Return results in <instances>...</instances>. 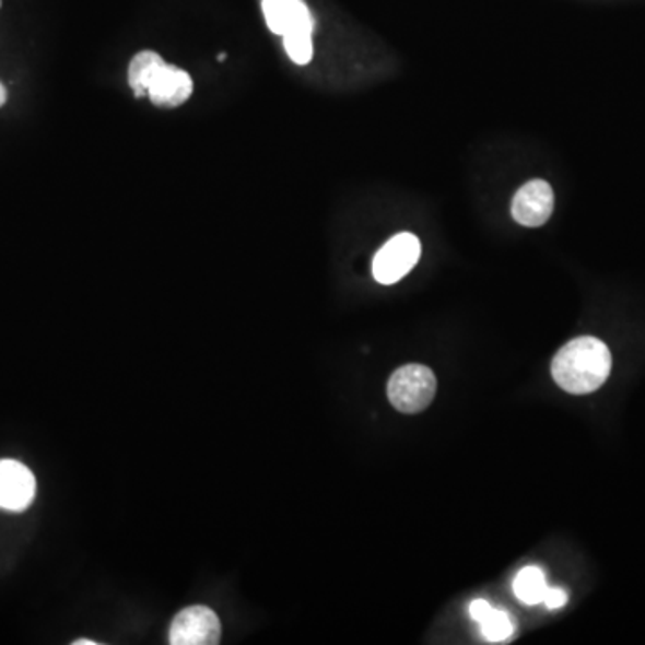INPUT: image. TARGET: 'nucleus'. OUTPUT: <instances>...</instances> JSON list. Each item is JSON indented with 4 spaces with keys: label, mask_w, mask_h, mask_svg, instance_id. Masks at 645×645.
<instances>
[{
    "label": "nucleus",
    "mask_w": 645,
    "mask_h": 645,
    "mask_svg": "<svg viewBox=\"0 0 645 645\" xmlns=\"http://www.w3.org/2000/svg\"><path fill=\"white\" fill-rule=\"evenodd\" d=\"M554 383L572 395H588L608 380L611 353L597 338H577L566 343L552 361Z\"/></svg>",
    "instance_id": "f257e3e1"
},
{
    "label": "nucleus",
    "mask_w": 645,
    "mask_h": 645,
    "mask_svg": "<svg viewBox=\"0 0 645 645\" xmlns=\"http://www.w3.org/2000/svg\"><path fill=\"white\" fill-rule=\"evenodd\" d=\"M436 389V377L431 367L408 364L392 373L387 383V397L397 411L414 414L431 406Z\"/></svg>",
    "instance_id": "f03ea898"
},
{
    "label": "nucleus",
    "mask_w": 645,
    "mask_h": 645,
    "mask_svg": "<svg viewBox=\"0 0 645 645\" xmlns=\"http://www.w3.org/2000/svg\"><path fill=\"white\" fill-rule=\"evenodd\" d=\"M422 255V244L417 235L402 232L389 238L373 258V277L378 283L391 285L402 280L417 266Z\"/></svg>",
    "instance_id": "7ed1b4c3"
},
{
    "label": "nucleus",
    "mask_w": 645,
    "mask_h": 645,
    "mask_svg": "<svg viewBox=\"0 0 645 645\" xmlns=\"http://www.w3.org/2000/svg\"><path fill=\"white\" fill-rule=\"evenodd\" d=\"M221 638V622L207 606H190L174 617L169 630L173 645H215Z\"/></svg>",
    "instance_id": "20e7f679"
},
{
    "label": "nucleus",
    "mask_w": 645,
    "mask_h": 645,
    "mask_svg": "<svg viewBox=\"0 0 645 645\" xmlns=\"http://www.w3.org/2000/svg\"><path fill=\"white\" fill-rule=\"evenodd\" d=\"M554 212V190L546 179H531L516 190L512 214L516 223L527 228H538L551 219Z\"/></svg>",
    "instance_id": "39448f33"
},
{
    "label": "nucleus",
    "mask_w": 645,
    "mask_h": 645,
    "mask_svg": "<svg viewBox=\"0 0 645 645\" xmlns=\"http://www.w3.org/2000/svg\"><path fill=\"white\" fill-rule=\"evenodd\" d=\"M36 493L35 476L30 468L13 459L0 461V507L24 512Z\"/></svg>",
    "instance_id": "423d86ee"
},
{
    "label": "nucleus",
    "mask_w": 645,
    "mask_h": 645,
    "mask_svg": "<svg viewBox=\"0 0 645 645\" xmlns=\"http://www.w3.org/2000/svg\"><path fill=\"white\" fill-rule=\"evenodd\" d=\"M192 89V80L185 70L178 69L174 64L164 63L151 80L148 95L156 106L176 108L189 99Z\"/></svg>",
    "instance_id": "0eeeda50"
},
{
    "label": "nucleus",
    "mask_w": 645,
    "mask_h": 645,
    "mask_svg": "<svg viewBox=\"0 0 645 645\" xmlns=\"http://www.w3.org/2000/svg\"><path fill=\"white\" fill-rule=\"evenodd\" d=\"M263 16L274 35H288L291 31L313 30L314 19L303 0H262Z\"/></svg>",
    "instance_id": "6e6552de"
},
{
    "label": "nucleus",
    "mask_w": 645,
    "mask_h": 645,
    "mask_svg": "<svg viewBox=\"0 0 645 645\" xmlns=\"http://www.w3.org/2000/svg\"><path fill=\"white\" fill-rule=\"evenodd\" d=\"M164 63V58L154 50H142L134 56L128 69L129 86L133 89L134 97H144L148 94L151 80Z\"/></svg>",
    "instance_id": "1a4fd4ad"
},
{
    "label": "nucleus",
    "mask_w": 645,
    "mask_h": 645,
    "mask_svg": "<svg viewBox=\"0 0 645 645\" xmlns=\"http://www.w3.org/2000/svg\"><path fill=\"white\" fill-rule=\"evenodd\" d=\"M546 576L538 566H526L515 579V594L524 605H540L547 594Z\"/></svg>",
    "instance_id": "9d476101"
},
{
    "label": "nucleus",
    "mask_w": 645,
    "mask_h": 645,
    "mask_svg": "<svg viewBox=\"0 0 645 645\" xmlns=\"http://www.w3.org/2000/svg\"><path fill=\"white\" fill-rule=\"evenodd\" d=\"M283 47L294 63L307 64L314 55L313 30H296L283 35Z\"/></svg>",
    "instance_id": "9b49d317"
},
{
    "label": "nucleus",
    "mask_w": 645,
    "mask_h": 645,
    "mask_svg": "<svg viewBox=\"0 0 645 645\" xmlns=\"http://www.w3.org/2000/svg\"><path fill=\"white\" fill-rule=\"evenodd\" d=\"M479 624H481L484 638L488 642H493V644L506 642L513 635V630H515L506 611L495 610V608H492V611Z\"/></svg>",
    "instance_id": "f8f14e48"
},
{
    "label": "nucleus",
    "mask_w": 645,
    "mask_h": 645,
    "mask_svg": "<svg viewBox=\"0 0 645 645\" xmlns=\"http://www.w3.org/2000/svg\"><path fill=\"white\" fill-rule=\"evenodd\" d=\"M566 591L561 590V588H547L546 602L547 608H551V610H556V608H561V606L566 605Z\"/></svg>",
    "instance_id": "ddd939ff"
},
{
    "label": "nucleus",
    "mask_w": 645,
    "mask_h": 645,
    "mask_svg": "<svg viewBox=\"0 0 645 645\" xmlns=\"http://www.w3.org/2000/svg\"><path fill=\"white\" fill-rule=\"evenodd\" d=\"M492 608L493 606L490 605V602L479 599V601L472 602V606H470V615H472L477 622H481L482 619L492 611Z\"/></svg>",
    "instance_id": "4468645a"
},
{
    "label": "nucleus",
    "mask_w": 645,
    "mask_h": 645,
    "mask_svg": "<svg viewBox=\"0 0 645 645\" xmlns=\"http://www.w3.org/2000/svg\"><path fill=\"white\" fill-rule=\"evenodd\" d=\"M5 97H8V94H5L4 85H2V83H0V106L4 105Z\"/></svg>",
    "instance_id": "2eb2a0df"
},
{
    "label": "nucleus",
    "mask_w": 645,
    "mask_h": 645,
    "mask_svg": "<svg viewBox=\"0 0 645 645\" xmlns=\"http://www.w3.org/2000/svg\"><path fill=\"white\" fill-rule=\"evenodd\" d=\"M74 645H97L94 641H75Z\"/></svg>",
    "instance_id": "dca6fc26"
},
{
    "label": "nucleus",
    "mask_w": 645,
    "mask_h": 645,
    "mask_svg": "<svg viewBox=\"0 0 645 645\" xmlns=\"http://www.w3.org/2000/svg\"><path fill=\"white\" fill-rule=\"evenodd\" d=\"M0 5H2V2H0Z\"/></svg>",
    "instance_id": "f3484780"
}]
</instances>
